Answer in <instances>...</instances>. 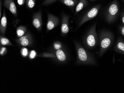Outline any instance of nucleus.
<instances>
[{
	"instance_id": "1",
	"label": "nucleus",
	"mask_w": 124,
	"mask_h": 93,
	"mask_svg": "<svg viewBox=\"0 0 124 93\" xmlns=\"http://www.w3.org/2000/svg\"><path fill=\"white\" fill-rule=\"evenodd\" d=\"M77 53V64L97 66L98 64L94 57L77 42H74Z\"/></svg>"
},
{
	"instance_id": "2",
	"label": "nucleus",
	"mask_w": 124,
	"mask_h": 93,
	"mask_svg": "<svg viewBox=\"0 0 124 93\" xmlns=\"http://www.w3.org/2000/svg\"><path fill=\"white\" fill-rule=\"evenodd\" d=\"M99 38L100 49L99 56L101 57L108 50L113 43L114 36L110 31L103 30L100 33Z\"/></svg>"
},
{
	"instance_id": "3",
	"label": "nucleus",
	"mask_w": 124,
	"mask_h": 93,
	"mask_svg": "<svg viewBox=\"0 0 124 93\" xmlns=\"http://www.w3.org/2000/svg\"><path fill=\"white\" fill-rule=\"evenodd\" d=\"M97 22L90 28L84 38V43L89 49L94 48L97 45L98 38L96 31Z\"/></svg>"
},
{
	"instance_id": "4",
	"label": "nucleus",
	"mask_w": 124,
	"mask_h": 93,
	"mask_svg": "<svg viewBox=\"0 0 124 93\" xmlns=\"http://www.w3.org/2000/svg\"><path fill=\"white\" fill-rule=\"evenodd\" d=\"M119 12V5L117 0H114L109 5L105 14L106 21L112 23L116 20Z\"/></svg>"
},
{
	"instance_id": "5",
	"label": "nucleus",
	"mask_w": 124,
	"mask_h": 93,
	"mask_svg": "<svg viewBox=\"0 0 124 93\" xmlns=\"http://www.w3.org/2000/svg\"><path fill=\"white\" fill-rule=\"evenodd\" d=\"M101 5L100 4L94 6L92 8L88 11L83 16L82 18L78 24L77 28H80L87 21L94 18L99 13L101 8Z\"/></svg>"
},
{
	"instance_id": "6",
	"label": "nucleus",
	"mask_w": 124,
	"mask_h": 93,
	"mask_svg": "<svg viewBox=\"0 0 124 93\" xmlns=\"http://www.w3.org/2000/svg\"><path fill=\"white\" fill-rule=\"evenodd\" d=\"M32 35L30 32H28L24 36L15 39V41L20 45L28 46L32 45Z\"/></svg>"
},
{
	"instance_id": "7",
	"label": "nucleus",
	"mask_w": 124,
	"mask_h": 93,
	"mask_svg": "<svg viewBox=\"0 0 124 93\" xmlns=\"http://www.w3.org/2000/svg\"><path fill=\"white\" fill-rule=\"evenodd\" d=\"M48 20L46 25L47 32L52 30L57 27L59 23V19L57 17L48 13L47 14Z\"/></svg>"
},
{
	"instance_id": "8",
	"label": "nucleus",
	"mask_w": 124,
	"mask_h": 93,
	"mask_svg": "<svg viewBox=\"0 0 124 93\" xmlns=\"http://www.w3.org/2000/svg\"><path fill=\"white\" fill-rule=\"evenodd\" d=\"M32 22L33 26L38 31H41L42 26V13L41 10L33 14Z\"/></svg>"
},
{
	"instance_id": "9",
	"label": "nucleus",
	"mask_w": 124,
	"mask_h": 93,
	"mask_svg": "<svg viewBox=\"0 0 124 93\" xmlns=\"http://www.w3.org/2000/svg\"><path fill=\"white\" fill-rule=\"evenodd\" d=\"M61 34L62 36H65L69 31V20L70 17L69 15L64 13H62L61 16Z\"/></svg>"
},
{
	"instance_id": "10",
	"label": "nucleus",
	"mask_w": 124,
	"mask_h": 93,
	"mask_svg": "<svg viewBox=\"0 0 124 93\" xmlns=\"http://www.w3.org/2000/svg\"><path fill=\"white\" fill-rule=\"evenodd\" d=\"M4 7L9 10L15 17L17 16V8L14 0H4Z\"/></svg>"
},
{
	"instance_id": "11",
	"label": "nucleus",
	"mask_w": 124,
	"mask_h": 93,
	"mask_svg": "<svg viewBox=\"0 0 124 93\" xmlns=\"http://www.w3.org/2000/svg\"><path fill=\"white\" fill-rule=\"evenodd\" d=\"M7 20L6 15L5 11L4 10L3 14L1 18L0 24V32L2 35H5L7 26Z\"/></svg>"
},
{
	"instance_id": "12",
	"label": "nucleus",
	"mask_w": 124,
	"mask_h": 93,
	"mask_svg": "<svg viewBox=\"0 0 124 93\" xmlns=\"http://www.w3.org/2000/svg\"><path fill=\"white\" fill-rule=\"evenodd\" d=\"M114 50L116 52L124 55V41L122 38H119L117 40Z\"/></svg>"
},
{
	"instance_id": "13",
	"label": "nucleus",
	"mask_w": 124,
	"mask_h": 93,
	"mask_svg": "<svg viewBox=\"0 0 124 93\" xmlns=\"http://www.w3.org/2000/svg\"><path fill=\"white\" fill-rule=\"evenodd\" d=\"M88 4L87 0H79L76 7L74 16H76L79 12L85 7Z\"/></svg>"
},
{
	"instance_id": "14",
	"label": "nucleus",
	"mask_w": 124,
	"mask_h": 93,
	"mask_svg": "<svg viewBox=\"0 0 124 93\" xmlns=\"http://www.w3.org/2000/svg\"><path fill=\"white\" fill-rule=\"evenodd\" d=\"M56 56L58 60L60 62H65L67 59L66 53L61 49L57 50L55 52Z\"/></svg>"
},
{
	"instance_id": "15",
	"label": "nucleus",
	"mask_w": 124,
	"mask_h": 93,
	"mask_svg": "<svg viewBox=\"0 0 124 93\" xmlns=\"http://www.w3.org/2000/svg\"><path fill=\"white\" fill-rule=\"evenodd\" d=\"M61 2L68 7L73 8L76 7L78 2V0H60Z\"/></svg>"
},
{
	"instance_id": "16",
	"label": "nucleus",
	"mask_w": 124,
	"mask_h": 93,
	"mask_svg": "<svg viewBox=\"0 0 124 93\" xmlns=\"http://www.w3.org/2000/svg\"><path fill=\"white\" fill-rule=\"evenodd\" d=\"M27 32V28L26 27L23 26H19L16 29L17 37L18 38L21 37L22 36H24Z\"/></svg>"
},
{
	"instance_id": "17",
	"label": "nucleus",
	"mask_w": 124,
	"mask_h": 93,
	"mask_svg": "<svg viewBox=\"0 0 124 93\" xmlns=\"http://www.w3.org/2000/svg\"><path fill=\"white\" fill-rule=\"evenodd\" d=\"M0 42L1 46H13L8 38L2 35L0 36Z\"/></svg>"
},
{
	"instance_id": "18",
	"label": "nucleus",
	"mask_w": 124,
	"mask_h": 93,
	"mask_svg": "<svg viewBox=\"0 0 124 93\" xmlns=\"http://www.w3.org/2000/svg\"><path fill=\"white\" fill-rule=\"evenodd\" d=\"M26 5L29 9H32L34 7L36 0H26Z\"/></svg>"
},
{
	"instance_id": "19",
	"label": "nucleus",
	"mask_w": 124,
	"mask_h": 93,
	"mask_svg": "<svg viewBox=\"0 0 124 93\" xmlns=\"http://www.w3.org/2000/svg\"><path fill=\"white\" fill-rule=\"evenodd\" d=\"M21 53L22 57H26L29 55V51L28 49L25 47H23L22 48L21 50Z\"/></svg>"
},
{
	"instance_id": "20",
	"label": "nucleus",
	"mask_w": 124,
	"mask_h": 93,
	"mask_svg": "<svg viewBox=\"0 0 124 93\" xmlns=\"http://www.w3.org/2000/svg\"><path fill=\"white\" fill-rule=\"evenodd\" d=\"M37 56V52L35 50H31L29 52V57L30 59H33Z\"/></svg>"
},
{
	"instance_id": "21",
	"label": "nucleus",
	"mask_w": 124,
	"mask_h": 93,
	"mask_svg": "<svg viewBox=\"0 0 124 93\" xmlns=\"http://www.w3.org/2000/svg\"><path fill=\"white\" fill-rule=\"evenodd\" d=\"M54 48L55 50H58L61 49L62 48V44L60 42L56 41L54 43Z\"/></svg>"
},
{
	"instance_id": "22",
	"label": "nucleus",
	"mask_w": 124,
	"mask_h": 93,
	"mask_svg": "<svg viewBox=\"0 0 124 93\" xmlns=\"http://www.w3.org/2000/svg\"><path fill=\"white\" fill-rule=\"evenodd\" d=\"M58 0H45L42 2V5H48L55 2Z\"/></svg>"
},
{
	"instance_id": "23",
	"label": "nucleus",
	"mask_w": 124,
	"mask_h": 93,
	"mask_svg": "<svg viewBox=\"0 0 124 93\" xmlns=\"http://www.w3.org/2000/svg\"><path fill=\"white\" fill-rule=\"evenodd\" d=\"M7 48L4 46H1L0 50V55L1 56H4L7 53Z\"/></svg>"
},
{
	"instance_id": "24",
	"label": "nucleus",
	"mask_w": 124,
	"mask_h": 93,
	"mask_svg": "<svg viewBox=\"0 0 124 93\" xmlns=\"http://www.w3.org/2000/svg\"><path fill=\"white\" fill-rule=\"evenodd\" d=\"M119 30L121 34L124 36V26H120L119 27Z\"/></svg>"
},
{
	"instance_id": "25",
	"label": "nucleus",
	"mask_w": 124,
	"mask_h": 93,
	"mask_svg": "<svg viewBox=\"0 0 124 93\" xmlns=\"http://www.w3.org/2000/svg\"><path fill=\"white\" fill-rule=\"evenodd\" d=\"M26 1V0H17V2H18V4L19 5H23V4L25 3V2Z\"/></svg>"
},
{
	"instance_id": "26",
	"label": "nucleus",
	"mask_w": 124,
	"mask_h": 93,
	"mask_svg": "<svg viewBox=\"0 0 124 93\" xmlns=\"http://www.w3.org/2000/svg\"><path fill=\"white\" fill-rule=\"evenodd\" d=\"M120 17H121V19L122 22L123 24L124 25V11L122 12H121Z\"/></svg>"
},
{
	"instance_id": "27",
	"label": "nucleus",
	"mask_w": 124,
	"mask_h": 93,
	"mask_svg": "<svg viewBox=\"0 0 124 93\" xmlns=\"http://www.w3.org/2000/svg\"><path fill=\"white\" fill-rule=\"evenodd\" d=\"M92 0V1H95V0Z\"/></svg>"
},
{
	"instance_id": "28",
	"label": "nucleus",
	"mask_w": 124,
	"mask_h": 93,
	"mask_svg": "<svg viewBox=\"0 0 124 93\" xmlns=\"http://www.w3.org/2000/svg\"><path fill=\"white\" fill-rule=\"evenodd\" d=\"M122 0L123 2L124 3V0Z\"/></svg>"
},
{
	"instance_id": "29",
	"label": "nucleus",
	"mask_w": 124,
	"mask_h": 93,
	"mask_svg": "<svg viewBox=\"0 0 124 93\" xmlns=\"http://www.w3.org/2000/svg\"><path fill=\"white\" fill-rule=\"evenodd\" d=\"M123 11H124V9H123Z\"/></svg>"
}]
</instances>
